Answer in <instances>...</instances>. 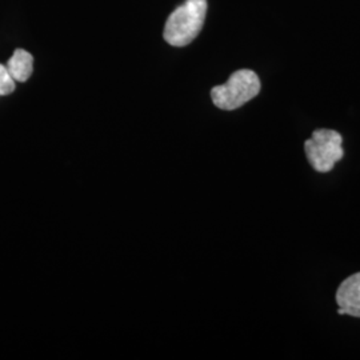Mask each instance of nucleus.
Masks as SVG:
<instances>
[{
	"mask_svg": "<svg viewBox=\"0 0 360 360\" xmlns=\"http://www.w3.org/2000/svg\"><path fill=\"white\" fill-rule=\"evenodd\" d=\"M207 0H186L168 16L163 38L174 47L188 46L206 20Z\"/></svg>",
	"mask_w": 360,
	"mask_h": 360,
	"instance_id": "1",
	"label": "nucleus"
},
{
	"mask_svg": "<svg viewBox=\"0 0 360 360\" xmlns=\"http://www.w3.org/2000/svg\"><path fill=\"white\" fill-rule=\"evenodd\" d=\"M7 70L10 72V75L13 77L15 82H27L31 75H32V70H34V58L30 52L22 49L15 50L13 56L10 58V60L7 62Z\"/></svg>",
	"mask_w": 360,
	"mask_h": 360,
	"instance_id": "5",
	"label": "nucleus"
},
{
	"mask_svg": "<svg viewBox=\"0 0 360 360\" xmlns=\"http://www.w3.org/2000/svg\"><path fill=\"white\" fill-rule=\"evenodd\" d=\"M343 138L335 129H319L304 142V151L309 165L318 172H330L335 165L342 160L345 151L342 147Z\"/></svg>",
	"mask_w": 360,
	"mask_h": 360,
	"instance_id": "3",
	"label": "nucleus"
},
{
	"mask_svg": "<svg viewBox=\"0 0 360 360\" xmlns=\"http://www.w3.org/2000/svg\"><path fill=\"white\" fill-rule=\"evenodd\" d=\"M259 77L251 70H239L233 72L227 83L215 86L211 90L214 104L226 111H232L252 101L260 92Z\"/></svg>",
	"mask_w": 360,
	"mask_h": 360,
	"instance_id": "2",
	"label": "nucleus"
},
{
	"mask_svg": "<svg viewBox=\"0 0 360 360\" xmlns=\"http://www.w3.org/2000/svg\"><path fill=\"white\" fill-rule=\"evenodd\" d=\"M16 89L15 80L10 75L6 65H0V96H6L13 94Z\"/></svg>",
	"mask_w": 360,
	"mask_h": 360,
	"instance_id": "6",
	"label": "nucleus"
},
{
	"mask_svg": "<svg viewBox=\"0 0 360 360\" xmlns=\"http://www.w3.org/2000/svg\"><path fill=\"white\" fill-rule=\"evenodd\" d=\"M339 315L360 318V272L345 279L336 291Z\"/></svg>",
	"mask_w": 360,
	"mask_h": 360,
	"instance_id": "4",
	"label": "nucleus"
}]
</instances>
